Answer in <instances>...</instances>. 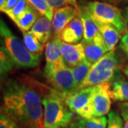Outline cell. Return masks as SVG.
<instances>
[{
	"label": "cell",
	"instance_id": "6da1fadb",
	"mask_svg": "<svg viewBox=\"0 0 128 128\" xmlns=\"http://www.w3.org/2000/svg\"><path fill=\"white\" fill-rule=\"evenodd\" d=\"M40 84L11 78L3 88L4 112L21 128H45Z\"/></svg>",
	"mask_w": 128,
	"mask_h": 128
},
{
	"label": "cell",
	"instance_id": "7a4b0ae2",
	"mask_svg": "<svg viewBox=\"0 0 128 128\" xmlns=\"http://www.w3.org/2000/svg\"><path fill=\"white\" fill-rule=\"evenodd\" d=\"M43 96L44 122L45 128H64L76 117L66 103V97L54 89L40 84Z\"/></svg>",
	"mask_w": 128,
	"mask_h": 128
},
{
	"label": "cell",
	"instance_id": "3957f363",
	"mask_svg": "<svg viewBox=\"0 0 128 128\" xmlns=\"http://www.w3.org/2000/svg\"><path fill=\"white\" fill-rule=\"evenodd\" d=\"M0 32L2 41H4V47L11 57L14 66L18 68H32L39 64L40 54H34L1 19Z\"/></svg>",
	"mask_w": 128,
	"mask_h": 128
},
{
	"label": "cell",
	"instance_id": "277c9868",
	"mask_svg": "<svg viewBox=\"0 0 128 128\" xmlns=\"http://www.w3.org/2000/svg\"><path fill=\"white\" fill-rule=\"evenodd\" d=\"M119 64V57L115 50L108 51L92 66L79 90L85 88L96 86L110 82L117 72Z\"/></svg>",
	"mask_w": 128,
	"mask_h": 128
},
{
	"label": "cell",
	"instance_id": "5b68a950",
	"mask_svg": "<svg viewBox=\"0 0 128 128\" xmlns=\"http://www.w3.org/2000/svg\"><path fill=\"white\" fill-rule=\"evenodd\" d=\"M82 8L94 21L110 24L116 28L121 34H125L124 19L122 13L118 7L106 2L94 1L88 2Z\"/></svg>",
	"mask_w": 128,
	"mask_h": 128
},
{
	"label": "cell",
	"instance_id": "8992f818",
	"mask_svg": "<svg viewBox=\"0 0 128 128\" xmlns=\"http://www.w3.org/2000/svg\"><path fill=\"white\" fill-rule=\"evenodd\" d=\"M110 88V82L96 86L89 103L78 116L84 119H90L108 114L111 107Z\"/></svg>",
	"mask_w": 128,
	"mask_h": 128
},
{
	"label": "cell",
	"instance_id": "52a82bcc",
	"mask_svg": "<svg viewBox=\"0 0 128 128\" xmlns=\"http://www.w3.org/2000/svg\"><path fill=\"white\" fill-rule=\"evenodd\" d=\"M44 76L54 89L66 98L76 92L72 70L66 65L50 70H44Z\"/></svg>",
	"mask_w": 128,
	"mask_h": 128
},
{
	"label": "cell",
	"instance_id": "ba28073f",
	"mask_svg": "<svg viewBox=\"0 0 128 128\" xmlns=\"http://www.w3.org/2000/svg\"><path fill=\"white\" fill-rule=\"evenodd\" d=\"M78 16L80 18L84 28L83 41L105 46L102 36L96 22L83 8H80Z\"/></svg>",
	"mask_w": 128,
	"mask_h": 128
},
{
	"label": "cell",
	"instance_id": "9c48e42d",
	"mask_svg": "<svg viewBox=\"0 0 128 128\" xmlns=\"http://www.w3.org/2000/svg\"><path fill=\"white\" fill-rule=\"evenodd\" d=\"M78 13L79 10L72 6H66L54 9V16L51 21L54 36H58L69 23L78 16Z\"/></svg>",
	"mask_w": 128,
	"mask_h": 128
},
{
	"label": "cell",
	"instance_id": "30bf717a",
	"mask_svg": "<svg viewBox=\"0 0 128 128\" xmlns=\"http://www.w3.org/2000/svg\"><path fill=\"white\" fill-rule=\"evenodd\" d=\"M60 50L64 64L70 68L86 59L84 47L81 42L76 44H70L60 40Z\"/></svg>",
	"mask_w": 128,
	"mask_h": 128
},
{
	"label": "cell",
	"instance_id": "8fae6325",
	"mask_svg": "<svg viewBox=\"0 0 128 128\" xmlns=\"http://www.w3.org/2000/svg\"><path fill=\"white\" fill-rule=\"evenodd\" d=\"M95 89L96 86L85 88L67 96L65 100L69 109L78 115L89 103Z\"/></svg>",
	"mask_w": 128,
	"mask_h": 128
},
{
	"label": "cell",
	"instance_id": "7c38bea8",
	"mask_svg": "<svg viewBox=\"0 0 128 128\" xmlns=\"http://www.w3.org/2000/svg\"><path fill=\"white\" fill-rule=\"evenodd\" d=\"M45 56L44 70H50L65 65L60 50V39L57 36H53L46 44Z\"/></svg>",
	"mask_w": 128,
	"mask_h": 128
},
{
	"label": "cell",
	"instance_id": "4fadbf2b",
	"mask_svg": "<svg viewBox=\"0 0 128 128\" xmlns=\"http://www.w3.org/2000/svg\"><path fill=\"white\" fill-rule=\"evenodd\" d=\"M84 28L80 18L77 16L61 31L57 36L62 41L70 44H76L82 41Z\"/></svg>",
	"mask_w": 128,
	"mask_h": 128
},
{
	"label": "cell",
	"instance_id": "5bb4252c",
	"mask_svg": "<svg viewBox=\"0 0 128 128\" xmlns=\"http://www.w3.org/2000/svg\"><path fill=\"white\" fill-rule=\"evenodd\" d=\"M28 32L36 37L42 44H46L53 37L52 23L46 16H41Z\"/></svg>",
	"mask_w": 128,
	"mask_h": 128
},
{
	"label": "cell",
	"instance_id": "9a60e30c",
	"mask_svg": "<svg viewBox=\"0 0 128 128\" xmlns=\"http://www.w3.org/2000/svg\"><path fill=\"white\" fill-rule=\"evenodd\" d=\"M94 22L100 30L108 51L114 50L115 46L121 38V33L110 24L100 23L96 21Z\"/></svg>",
	"mask_w": 128,
	"mask_h": 128
},
{
	"label": "cell",
	"instance_id": "2e32d148",
	"mask_svg": "<svg viewBox=\"0 0 128 128\" xmlns=\"http://www.w3.org/2000/svg\"><path fill=\"white\" fill-rule=\"evenodd\" d=\"M116 73L109 82L110 97L115 101L128 102V81L121 76H117Z\"/></svg>",
	"mask_w": 128,
	"mask_h": 128
},
{
	"label": "cell",
	"instance_id": "e0dca14e",
	"mask_svg": "<svg viewBox=\"0 0 128 128\" xmlns=\"http://www.w3.org/2000/svg\"><path fill=\"white\" fill-rule=\"evenodd\" d=\"M39 14L36 9L28 3L24 12L18 16L14 23L22 32H29L40 17Z\"/></svg>",
	"mask_w": 128,
	"mask_h": 128
},
{
	"label": "cell",
	"instance_id": "ac0fdd59",
	"mask_svg": "<svg viewBox=\"0 0 128 128\" xmlns=\"http://www.w3.org/2000/svg\"><path fill=\"white\" fill-rule=\"evenodd\" d=\"M81 43L84 47L86 60L92 66L108 52L104 46H99L94 43H90L83 40H82Z\"/></svg>",
	"mask_w": 128,
	"mask_h": 128
},
{
	"label": "cell",
	"instance_id": "d6986e66",
	"mask_svg": "<svg viewBox=\"0 0 128 128\" xmlns=\"http://www.w3.org/2000/svg\"><path fill=\"white\" fill-rule=\"evenodd\" d=\"M92 65L89 64L86 60H82L81 63L78 64L71 68L73 72L75 86H76V92L79 90L80 86L88 76V73L91 69Z\"/></svg>",
	"mask_w": 128,
	"mask_h": 128
},
{
	"label": "cell",
	"instance_id": "ffe728a7",
	"mask_svg": "<svg viewBox=\"0 0 128 128\" xmlns=\"http://www.w3.org/2000/svg\"><path fill=\"white\" fill-rule=\"evenodd\" d=\"M23 33V42L26 47L31 53L34 54H40L43 52L44 45L42 44L38 40L36 37H35L32 34L27 32Z\"/></svg>",
	"mask_w": 128,
	"mask_h": 128
},
{
	"label": "cell",
	"instance_id": "44dd1931",
	"mask_svg": "<svg viewBox=\"0 0 128 128\" xmlns=\"http://www.w3.org/2000/svg\"><path fill=\"white\" fill-rule=\"evenodd\" d=\"M28 2L38 12L41 16H46L50 22L54 16V9L50 6L47 0H27Z\"/></svg>",
	"mask_w": 128,
	"mask_h": 128
},
{
	"label": "cell",
	"instance_id": "7402d4cb",
	"mask_svg": "<svg viewBox=\"0 0 128 128\" xmlns=\"http://www.w3.org/2000/svg\"><path fill=\"white\" fill-rule=\"evenodd\" d=\"M108 119L106 116L95 117L90 119H84L80 118L82 128H108Z\"/></svg>",
	"mask_w": 128,
	"mask_h": 128
},
{
	"label": "cell",
	"instance_id": "603a6c76",
	"mask_svg": "<svg viewBox=\"0 0 128 128\" xmlns=\"http://www.w3.org/2000/svg\"><path fill=\"white\" fill-rule=\"evenodd\" d=\"M0 70H1V76H5L9 71L13 68L14 64L8 54L7 51L3 46H1L0 51Z\"/></svg>",
	"mask_w": 128,
	"mask_h": 128
},
{
	"label": "cell",
	"instance_id": "cb8c5ba5",
	"mask_svg": "<svg viewBox=\"0 0 128 128\" xmlns=\"http://www.w3.org/2000/svg\"><path fill=\"white\" fill-rule=\"evenodd\" d=\"M28 4V2L27 0H19L17 2V4L15 5L12 9L6 12L5 14L14 22H15L18 16L24 12Z\"/></svg>",
	"mask_w": 128,
	"mask_h": 128
},
{
	"label": "cell",
	"instance_id": "d4e9b609",
	"mask_svg": "<svg viewBox=\"0 0 128 128\" xmlns=\"http://www.w3.org/2000/svg\"><path fill=\"white\" fill-rule=\"evenodd\" d=\"M108 128H124V124L121 115L115 110H111L108 113Z\"/></svg>",
	"mask_w": 128,
	"mask_h": 128
},
{
	"label": "cell",
	"instance_id": "484cf974",
	"mask_svg": "<svg viewBox=\"0 0 128 128\" xmlns=\"http://www.w3.org/2000/svg\"><path fill=\"white\" fill-rule=\"evenodd\" d=\"M48 4L54 9H58L66 6H72L77 9H80L77 0H47Z\"/></svg>",
	"mask_w": 128,
	"mask_h": 128
},
{
	"label": "cell",
	"instance_id": "4316f807",
	"mask_svg": "<svg viewBox=\"0 0 128 128\" xmlns=\"http://www.w3.org/2000/svg\"><path fill=\"white\" fill-rule=\"evenodd\" d=\"M0 128H21L14 120L10 118L4 112H1Z\"/></svg>",
	"mask_w": 128,
	"mask_h": 128
},
{
	"label": "cell",
	"instance_id": "83f0119b",
	"mask_svg": "<svg viewBox=\"0 0 128 128\" xmlns=\"http://www.w3.org/2000/svg\"><path fill=\"white\" fill-rule=\"evenodd\" d=\"M120 115L124 121L128 120V102H120L118 104Z\"/></svg>",
	"mask_w": 128,
	"mask_h": 128
},
{
	"label": "cell",
	"instance_id": "f1b7e54d",
	"mask_svg": "<svg viewBox=\"0 0 128 128\" xmlns=\"http://www.w3.org/2000/svg\"><path fill=\"white\" fill-rule=\"evenodd\" d=\"M120 48L128 58V34H125L121 38V41L120 43Z\"/></svg>",
	"mask_w": 128,
	"mask_h": 128
},
{
	"label": "cell",
	"instance_id": "f546056e",
	"mask_svg": "<svg viewBox=\"0 0 128 128\" xmlns=\"http://www.w3.org/2000/svg\"><path fill=\"white\" fill-rule=\"evenodd\" d=\"M18 1L19 0H6V2H5L4 4L0 7L1 12L6 13V12H8L10 9H12L14 6L17 4Z\"/></svg>",
	"mask_w": 128,
	"mask_h": 128
},
{
	"label": "cell",
	"instance_id": "4dcf8cb0",
	"mask_svg": "<svg viewBox=\"0 0 128 128\" xmlns=\"http://www.w3.org/2000/svg\"><path fill=\"white\" fill-rule=\"evenodd\" d=\"M64 128H82L81 124H80V116L76 117L71 122V123H70L68 126Z\"/></svg>",
	"mask_w": 128,
	"mask_h": 128
},
{
	"label": "cell",
	"instance_id": "1f68e13d",
	"mask_svg": "<svg viewBox=\"0 0 128 128\" xmlns=\"http://www.w3.org/2000/svg\"><path fill=\"white\" fill-rule=\"evenodd\" d=\"M122 16H123L124 22H125V26H126V32L125 34H128V5L125 6L122 10Z\"/></svg>",
	"mask_w": 128,
	"mask_h": 128
},
{
	"label": "cell",
	"instance_id": "d6a6232c",
	"mask_svg": "<svg viewBox=\"0 0 128 128\" xmlns=\"http://www.w3.org/2000/svg\"><path fill=\"white\" fill-rule=\"evenodd\" d=\"M123 71H124V73H125L127 76H128V66H127L126 67H124L123 68Z\"/></svg>",
	"mask_w": 128,
	"mask_h": 128
},
{
	"label": "cell",
	"instance_id": "836d02e7",
	"mask_svg": "<svg viewBox=\"0 0 128 128\" xmlns=\"http://www.w3.org/2000/svg\"><path fill=\"white\" fill-rule=\"evenodd\" d=\"M6 2V0H0V7L4 4Z\"/></svg>",
	"mask_w": 128,
	"mask_h": 128
},
{
	"label": "cell",
	"instance_id": "e575fe53",
	"mask_svg": "<svg viewBox=\"0 0 128 128\" xmlns=\"http://www.w3.org/2000/svg\"><path fill=\"white\" fill-rule=\"evenodd\" d=\"M124 128H128V120L126 121V122L124 124Z\"/></svg>",
	"mask_w": 128,
	"mask_h": 128
},
{
	"label": "cell",
	"instance_id": "d590c367",
	"mask_svg": "<svg viewBox=\"0 0 128 128\" xmlns=\"http://www.w3.org/2000/svg\"><path fill=\"white\" fill-rule=\"evenodd\" d=\"M100 1H103V2H110L112 0H100Z\"/></svg>",
	"mask_w": 128,
	"mask_h": 128
}]
</instances>
